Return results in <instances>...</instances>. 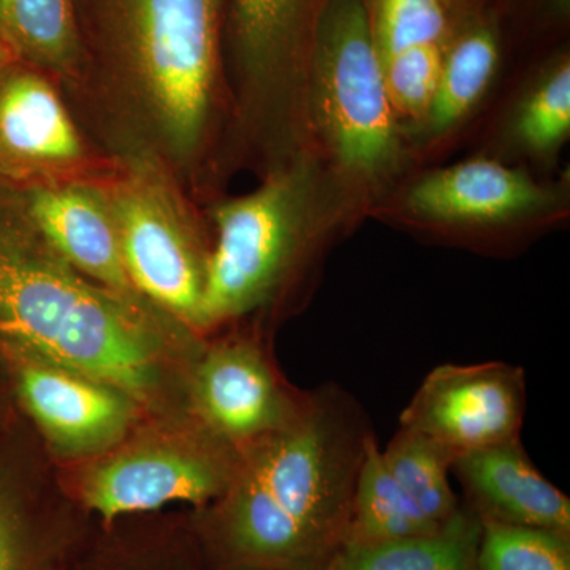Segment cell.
<instances>
[{
  "mask_svg": "<svg viewBox=\"0 0 570 570\" xmlns=\"http://www.w3.org/2000/svg\"><path fill=\"white\" fill-rule=\"evenodd\" d=\"M75 3L82 69L63 94L71 115L105 156L159 165L187 194L216 127L220 0Z\"/></svg>",
  "mask_w": 570,
  "mask_h": 570,
  "instance_id": "1",
  "label": "cell"
},
{
  "mask_svg": "<svg viewBox=\"0 0 570 570\" xmlns=\"http://www.w3.org/2000/svg\"><path fill=\"white\" fill-rule=\"evenodd\" d=\"M0 341L129 393L148 415L193 412L190 376L206 337L153 303L94 283L0 183Z\"/></svg>",
  "mask_w": 570,
  "mask_h": 570,
  "instance_id": "2",
  "label": "cell"
},
{
  "mask_svg": "<svg viewBox=\"0 0 570 570\" xmlns=\"http://www.w3.org/2000/svg\"><path fill=\"white\" fill-rule=\"evenodd\" d=\"M371 436L343 389L311 390L294 422L239 449L223 497L186 510L206 570H324L346 540Z\"/></svg>",
  "mask_w": 570,
  "mask_h": 570,
  "instance_id": "3",
  "label": "cell"
},
{
  "mask_svg": "<svg viewBox=\"0 0 570 570\" xmlns=\"http://www.w3.org/2000/svg\"><path fill=\"white\" fill-rule=\"evenodd\" d=\"M238 463L239 449L187 412L146 415L102 455L56 472L81 509L111 521L175 502L204 508L230 487Z\"/></svg>",
  "mask_w": 570,
  "mask_h": 570,
  "instance_id": "4",
  "label": "cell"
},
{
  "mask_svg": "<svg viewBox=\"0 0 570 570\" xmlns=\"http://www.w3.org/2000/svg\"><path fill=\"white\" fill-rule=\"evenodd\" d=\"M212 219L216 238L200 307L204 337L232 325H261L262 314L287 294L313 238L306 175L298 168L273 171L254 193L214 206Z\"/></svg>",
  "mask_w": 570,
  "mask_h": 570,
  "instance_id": "5",
  "label": "cell"
},
{
  "mask_svg": "<svg viewBox=\"0 0 570 570\" xmlns=\"http://www.w3.org/2000/svg\"><path fill=\"white\" fill-rule=\"evenodd\" d=\"M97 184L137 291L202 336L200 307L213 242L183 187L159 165L141 159H112Z\"/></svg>",
  "mask_w": 570,
  "mask_h": 570,
  "instance_id": "6",
  "label": "cell"
},
{
  "mask_svg": "<svg viewBox=\"0 0 570 570\" xmlns=\"http://www.w3.org/2000/svg\"><path fill=\"white\" fill-rule=\"evenodd\" d=\"M318 108L341 163L376 174L396 154L395 118L365 0H328L313 41Z\"/></svg>",
  "mask_w": 570,
  "mask_h": 570,
  "instance_id": "7",
  "label": "cell"
},
{
  "mask_svg": "<svg viewBox=\"0 0 570 570\" xmlns=\"http://www.w3.org/2000/svg\"><path fill=\"white\" fill-rule=\"evenodd\" d=\"M94 521L17 409L0 423V570H66Z\"/></svg>",
  "mask_w": 570,
  "mask_h": 570,
  "instance_id": "8",
  "label": "cell"
},
{
  "mask_svg": "<svg viewBox=\"0 0 570 570\" xmlns=\"http://www.w3.org/2000/svg\"><path fill=\"white\" fill-rule=\"evenodd\" d=\"M11 395L56 466L85 463L121 442L146 411L129 393L0 341Z\"/></svg>",
  "mask_w": 570,
  "mask_h": 570,
  "instance_id": "9",
  "label": "cell"
},
{
  "mask_svg": "<svg viewBox=\"0 0 570 570\" xmlns=\"http://www.w3.org/2000/svg\"><path fill=\"white\" fill-rule=\"evenodd\" d=\"M307 397L284 376L269 332L257 324L206 336L190 376L194 414L238 449L294 422Z\"/></svg>",
  "mask_w": 570,
  "mask_h": 570,
  "instance_id": "10",
  "label": "cell"
},
{
  "mask_svg": "<svg viewBox=\"0 0 570 570\" xmlns=\"http://www.w3.org/2000/svg\"><path fill=\"white\" fill-rule=\"evenodd\" d=\"M111 167L55 81L11 59L0 67V183H96Z\"/></svg>",
  "mask_w": 570,
  "mask_h": 570,
  "instance_id": "11",
  "label": "cell"
},
{
  "mask_svg": "<svg viewBox=\"0 0 570 570\" xmlns=\"http://www.w3.org/2000/svg\"><path fill=\"white\" fill-rule=\"evenodd\" d=\"M527 414L523 367L504 362L434 367L400 417L450 460L519 441Z\"/></svg>",
  "mask_w": 570,
  "mask_h": 570,
  "instance_id": "12",
  "label": "cell"
},
{
  "mask_svg": "<svg viewBox=\"0 0 570 570\" xmlns=\"http://www.w3.org/2000/svg\"><path fill=\"white\" fill-rule=\"evenodd\" d=\"M17 187L40 230L75 268L115 294L151 303L127 275L115 223L97 181Z\"/></svg>",
  "mask_w": 570,
  "mask_h": 570,
  "instance_id": "13",
  "label": "cell"
},
{
  "mask_svg": "<svg viewBox=\"0 0 570 570\" xmlns=\"http://www.w3.org/2000/svg\"><path fill=\"white\" fill-rule=\"evenodd\" d=\"M450 472L480 520L570 534V501L540 474L519 441L468 453Z\"/></svg>",
  "mask_w": 570,
  "mask_h": 570,
  "instance_id": "14",
  "label": "cell"
},
{
  "mask_svg": "<svg viewBox=\"0 0 570 570\" xmlns=\"http://www.w3.org/2000/svg\"><path fill=\"white\" fill-rule=\"evenodd\" d=\"M328 0H234L232 40L243 92L261 99L287 80L313 47Z\"/></svg>",
  "mask_w": 570,
  "mask_h": 570,
  "instance_id": "15",
  "label": "cell"
},
{
  "mask_svg": "<svg viewBox=\"0 0 570 570\" xmlns=\"http://www.w3.org/2000/svg\"><path fill=\"white\" fill-rule=\"evenodd\" d=\"M546 202L542 187L493 160H472L434 171L415 184L407 198L415 213L448 223H493Z\"/></svg>",
  "mask_w": 570,
  "mask_h": 570,
  "instance_id": "16",
  "label": "cell"
},
{
  "mask_svg": "<svg viewBox=\"0 0 570 570\" xmlns=\"http://www.w3.org/2000/svg\"><path fill=\"white\" fill-rule=\"evenodd\" d=\"M66 570H206L186 510L94 521Z\"/></svg>",
  "mask_w": 570,
  "mask_h": 570,
  "instance_id": "17",
  "label": "cell"
},
{
  "mask_svg": "<svg viewBox=\"0 0 570 570\" xmlns=\"http://www.w3.org/2000/svg\"><path fill=\"white\" fill-rule=\"evenodd\" d=\"M0 45L11 61L47 75L69 92L82 69L75 0H0Z\"/></svg>",
  "mask_w": 570,
  "mask_h": 570,
  "instance_id": "18",
  "label": "cell"
},
{
  "mask_svg": "<svg viewBox=\"0 0 570 570\" xmlns=\"http://www.w3.org/2000/svg\"><path fill=\"white\" fill-rule=\"evenodd\" d=\"M480 534L482 520L464 504L428 534L344 543L324 570H478Z\"/></svg>",
  "mask_w": 570,
  "mask_h": 570,
  "instance_id": "19",
  "label": "cell"
},
{
  "mask_svg": "<svg viewBox=\"0 0 570 570\" xmlns=\"http://www.w3.org/2000/svg\"><path fill=\"white\" fill-rule=\"evenodd\" d=\"M385 466L376 438L367 441L344 543H373L438 531ZM343 543V546H344Z\"/></svg>",
  "mask_w": 570,
  "mask_h": 570,
  "instance_id": "20",
  "label": "cell"
},
{
  "mask_svg": "<svg viewBox=\"0 0 570 570\" xmlns=\"http://www.w3.org/2000/svg\"><path fill=\"white\" fill-rule=\"evenodd\" d=\"M382 456L401 489L436 527L456 515L461 504L450 487L452 460L433 442L400 426Z\"/></svg>",
  "mask_w": 570,
  "mask_h": 570,
  "instance_id": "21",
  "label": "cell"
},
{
  "mask_svg": "<svg viewBox=\"0 0 570 570\" xmlns=\"http://www.w3.org/2000/svg\"><path fill=\"white\" fill-rule=\"evenodd\" d=\"M498 63V43L490 29H472L453 43L442 59L436 96L430 108L431 126H453L485 91Z\"/></svg>",
  "mask_w": 570,
  "mask_h": 570,
  "instance_id": "22",
  "label": "cell"
},
{
  "mask_svg": "<svg viewBox=\"0 0 570 570\" xmlns=\"http://www.w3.org/2000/svg\"><path fill=\"white\" fill-rule=\"evenodd\" d=\"M478 570H570V534L482 520Z\"/></svg>",
  "mask_w": 570,
  "mask_h": 570,
  "instance_id": "23",
  "label": "cell"
},
{
  "mask_svg": "<svg viewBox=\"0 0 570 570\" xmlns=\"http://www.w3.org/2000/svg\"><path fill=\"white\" fill-rule=\"evenodd\" d=\"M371 26L382 62L406 48L439 45L448 29L444 0H379Z\"/></svg>",
  "mask_w": 570,
  "mask_h": 570,
  "instance_id": "24",
  "label": "cell"
},
{
  "mask_svg": "<svg viewBox=\"0 0 570 570\" xmlns=\"http://www.w3.org/2000/svg\"><path fill=\"white\" fill-rule=\"evenodd\" d=\"M441 45H417L382 62L385 86L393 108L406 115L430 111L442 70Z\"/></svg>",
  "mask_w": 570,
  "mask_h": 570,
  "instance_id": "25",
  "label": "cell"
},
{
  "mask_svg": "<svg viewBox=\"0 0 570 570\" xmlns=\"http://www.w3.org/2000/svg\"><path fill=\"white\" fill-rule=\"evenodd\" d=\"M570 129V69L562 62L531 97L521 112V138L538 151L557 146Z\"/></svg>",
  "mask_w": 570,
  "mask_h": 570,
  "instance_id": "26",
  "label": "cell"
},
{
  "mask_svg": "<svg viewBox=\"0 0 570 570\" xmlns=\"http://www.w3.org/2000/svg\"><path fill=\"white\" fill-rule=\"evenodd\" d=\"M14 411H17V404L11 395L9 376H7L6 366L0 356V423L9 419Z\"/></svg>",
  "mask_w": 570,
  "mask_h": 570,
  "instance_id": "27",
  "label": "cell"
},
{
  "mask_svg": "<svg viewBox=\"0 0 570 570\" xmlns=\"http://www.w3.org/2000/svg\"><path fill=\"white\" fill-rule=\"evenodd\" d=\"M10 56H9V52H7L6 50H3V47L2 45H0V67L3 66V63L6 62H9L10 61Z\"/></svg>",
  "mask_w": 570,
  "mask_h": 570,
  "instance_id": "28",
  "label": "cell"
},
{
  "mask_svg": "<svg viewBox=\"0 0 570 570\" xmlns=\"http://www.w3.org/2000/svg\"><path fill=\"white\" fill-rule=\"evenodd\" d=\"M276 570H284V569H276Z\"/></svg>",
  "mask_w": 570,
  "mask_h": 570,
  "instance_id": "29",
  "label": "cell"
}]
</instances>
